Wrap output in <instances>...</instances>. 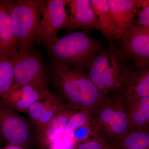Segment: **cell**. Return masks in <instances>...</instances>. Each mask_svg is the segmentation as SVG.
<instances>
[{
  "instance_id": "cell-1",
  "label": "cell",
  "mask_w": 149,
  "mask_h": 149,
  "mask_svg": "<svg viewBox=\"0 0 149 149\" xmlns=\"http://www.w3.org/2000/svg\"><path fill=\"white\" fill-rule=\"evenodd\" d=\"M51 69L58 95L70 108L88 113L108 99L84 70L54 62Z\"/></svg>"
},
{
  "instance_id": "cell-2",
  "label": "cell",
  "mask_w": 149,
  "mask_h": 149,
  "mask_svg": "<svg viewBox=\"0 0 149 149\" xmlns=\"http://www.w3.org/2000/svg\"><path fill=\"white\" fill-rule=\"evenodd\" d=\"M102 47L100 41L86 33L76 32L58 38L47 47L53 62L85 71Z\"/></svg>"
},
{
  "instance_id": "cell-3",
  "label": "cell",
  "mask_w": 149,
  "mask_h": 149,
  "mask_svg": "<svg viewBox=\"0 0 149 149\" xmlns=\"http://www.w3.org/2000/svg\"><path fill=\"white\" fill-rule=\"evenodd\" d=\"M91 136L111 149L130 131L125 109L119 102L107 99L88 113Z\"/></svg>"
},
{
  "instance_id": "cell-4",
  "label": "cell",
  "mask_w": 149,
  "mask_h": 149,
  "mask_svg": "<svg viewBox=\"0 0 149 149\" xmlns=\"http://www.w3.org/2000/svg\"><path fill=\"white\" fill-rule=\"evenodd\" d=\"M5 1L17 41L18 56L23 55L32 49L46 1Z\"/></svg>"
},
{
  "instance_id": "cell-5",
  "label": "cell",
  "mask_w": 149,
  "mask_h": 149,
  "mask_svg": "<svg viewBox=\"0 0 149 149\" xmlns=\"http://www.w3.org/2000/svg\"><path fill=\"white\" fill-rule=\"evenodd\" d=\"M126 64L118 46L102 47L88 66L87 73L102 94L110 99L119 85Z\"/></svg>"
},
{
  "instance_id": "cell-6",
  "label": "cell",
  "mask_w": 149,
  "mask_h": 149,
  "mask_svg": "<svg viewBox=\"0 0 149 149\" xmlns=\"http://www.w3.org/2000/svg\"><path fill=\"white\" fill-rule=\"evenodd\" d=\"M149 97V62H126V67L118 87L111 100L123 106L139 99Z\"/></svg>"
},
{
  "instance_id": "cell-7",
  "label": "cell",
  "mask_w": 149,
  "mask_h": 149,
  "mask_svg": "<svg viewBox=\"0 0 149 149\" xmlns=\"http://www.w3.org/2000/svg\"><path fill=\"white\" fill-rule=\"evenodd\" d=\"M66 0H47L37 28L35 42L47 47L57 39V34L65 28L68 16Z\"/></svg>"
},
{
  "instance_id": "cell-8",
  "label": "cell",
  "mask_w": 149,
  "mask_h": 149,
  "mask_svg": "<svg viewBox=\"0 0 149 149\" xmlns=\"http://www.w3.org/2000/svg\"><path fill=\"white\" fill-rule=\"evenodd\" d=\"M11 60L13 65L14 83L49 90L45 68L36 51L31 50L25 54Z\"/></svg>"
},
{
  "instance_id": "cell-9",
  "label": "cell",
  "mask_w": 149,
  "mask_h": 149,
  "mask_svg": "<svg viewBox=\"0 0 149 149\" xmlns=\"http://www.w3.org/2000/svg\"><path fill=\"white\" fill-rule=\"evenodd\" d=\"M31 133L29 123L0 100V140L26 148Z\"/></svg>"
},
{
  "instance_id": "cell-10",
  "label": "cell",
  "mask_w": 149,
  "mask_h": 149,
  "mask_svg": "<svg viewBox=\"0 0 149 149\" xmlns=\"http://www.w3.org/2000/svg\"><path fill=\"white\" fill-rule=\"evenodd\" d=\"M118 40V47L128 62H149V27L133 22Z\"/></svg>"
},
{
  "instance_id": "cell-11",
  "label": "cell",
  "mask_w": 149,
  "mask_h": 149,
  "mask_svg": "<svg viewBox=\"0 0 149 149\" xmlns=\"http://www.w3.org/2000/svg\"><path fill=\"white\" fill-rule=\"evenodd\" d=\"M33 85H20L14 83L8 93L0 100L15 111L26 113L35 102L47 97L52 93Z\"/></svg>"
},
{
  "instance_id": "cell-12",
  "label": "cell",
  "mask_w": 149,
  "mask_h": 149,
  "mask_svg": "<svg viewBox=\"0 0 149 149\" xmlns=\"http://www.w3.org/2000/svg\"><path fill=\"white\" fill-rule=\"evenodd\" d=\"M70 14L65 29L72 31L97 29V17L90 0H69Z\"/></svg>"
},
{
  "instance_id": "cell-13",
  "label": "cell",
  "mask_w": 149,
  "mask_h": 149,
  "mask_svg": "<svg viewBox=\"0 0 149 149\" xmlns=\"http://www.w3.org/2000/svg\"><path fill=\"white\" fill-rule=\"evenodd\" d=\"M77 111L67 107L45 125L37 126L36 137L40 146L42 148L49 146L64 135L70 118Z\"/></svg>"
},
{
  "instance_id": "cell-14",
  "label": "cell",
  "mask_w": 149,
  "mask_h": 149,
  "mask_svg": "<svg viewBox=\"0 0 149 149\" xmlns=\"http://www.w3.org/2000/svg\"><path fill=\"white\" fill-rule=\"evenodd\" d=\"M19 55L18 45L4 0H0V59H13Z\"/></svg>"
},
{
  "instance_id": "cell-15",
  "label": "cell",
  "mask_w": 149,
  "mask_h": 149,
  "mask_svg": "<svg viewBox=\"0 0 149 149\" xmlns=\"http://www.w3.org/2000/svg\"><path fill=\"white\" fill-rule=\"evenodd\" d=\"M114 19L118 40L126 33L139 11L137 0H107Z\"/></svg>"
},
{
  "instance_id": "cell-16",
  "label": "cell",
  "mask_w": 149,
  "mask_h": 149,
  "mask_svg": "<svg viewBox=\"0 0 149 149\" xmlns=\"http://www.w3.org/2000/svg\"><path fill=\"white\" fill-rule=\"evenodd\" d=\"M97 19V29L108 40H118L114 19L107 0H90Z\"/></svg>"
},
{
  "instance_id": "cell-17",
  "label": "cell",
  "mask_w": 149,
  "mask_h": 149,
  "mask_svg": "<svg viewBox=\"0 0 149 149\" xmlns=\"http://www.w3.org/2000/svg\"><path fill=\"white\" fill-rule=\"evenodd\" d=\"M64 135L75 145L91 137L88 113L80 110L75 111L67 123Z\"/></svg>"
},
{
  "instance_id": "cell-18",
  "label": "cell",
  "mask_w": 149,
  "mask_h": 149,
  "mask_svg": "<svg viewBox=\"0 0 149 149\" xmlns=\"http://www.w3.org/2000/svg\"><path fill=\"white\" fill-rule=\"evenodd\" d=\"M130 130L149 128V97L124 106Z\"/></svg>"
},
{
  "instance_id": "cell-19",
  "label": "cell",
  "mask_w": 149,
  "mask_h": 149,
  "mask_svg": "<svg viewBox=\"0 0 149 149\" xmlns=\"http://www.w3.org/2000/svg\"><path fill=\"white\" fill-rule=\"evenodd\" d=\"M111 149H149V128L130 130Z\"/></svg>"
},
{
  "instance_id": "cell-20",
  "label": "cell",
  "mask_w": 149,
  "mask_h": 149,
  "mask_svg": "<svg viewBox=\"0 0 149 149\" xmlns=\"http://www.w3.org/2000/svg\"><path fill=\"white\" fill-rule=\"evenodd\" d=\"M14 83L11 60L0 59V100L8 93Z\"/></svg>"
},
{
  "instance_id": "cell-21",
  "label": "cell",
  "mask_w": 149,
  "mask_h": 149,
  "mask_svg": "<svg viewBox=\"0 0 149 149\" xmlns=\"http://www.w3.org/2000/svg\"><path fill=\"white\" fill-rule=\"evenodd\" d=\"M67 107H69L66 105L57 94L51 93L49 96L47 105L36 127L45 125Z\"/></svg>"
},
{
  "instance_id": "cell-22",
  "label": "cell",
  "mask_w": 149,
  "mask_h": 149,
  "mask_svg": "<svg viewBox=\"0 0 149 149\" xmlns=\"http://www.w3.org/2000/svg\"><path fill=\"white\" fill-rule=\"evenodd\" d=\"M49 95L46 98L38 101L32 104L26 112V113L28 115L30 120L36 125L42 116L49 102Z\"/></svg>"
},
{
  "instance_id": "cell-23",
  "label": "cell",
  "mask_w": 149,
  "mask_h": 149,
  "mask_svg": "<svg viewBox=\"0 0 149 149\" xmlns=\"http://www.w3.org/2000/svg\"><path fill=\"white\" fill-rule=\"evenodd\" d=\"M73 149H109V148L100 139L91 136L77 144Z\"/></svg>"
},
{
  "instance_id": "cell-24",
  "label": "cell",
  "mask_w": 149,
  "mask_h": 149,
  "mask_svg": "<svg viewBox=\"0 0 149 149\" xmlns=\"http://www.w3.org/2000/svg\"><path fill=\"white\" fill-rule=\"evenodd\" d=\"M137 5L142 10L134 23L149 27V0H137Z\"/></svg>"
},
{
  "instance_id": "cell-25",
  "label": "cell",
  "mask_w": 149,
  "mask_h": 149,
  "mask_svg": "<svg viewBox=\"0 0 149 149\" xmlns=\"http://www.w3.org/2000/svg\"><path fill=\"white\" fill-rule=\"evenodd\" d=\"M2 149H27L25 147L14 145H8Z\"/></svg>"
},
{
  "instance_id": "cell-26",
  "label": "cell",
  "mask_w": 149,
  "mask_h": 149,
  "mask_svg": "<svg viewBox=\"0 0 149 149\" xmlns=\"http://www.w3.org/2000/svg\"><path fill=\"white\" fill-rule=\"evenodd\" d=\"M49 149H55L54 148H50Z\"/></svg>"
}]
</instances>
